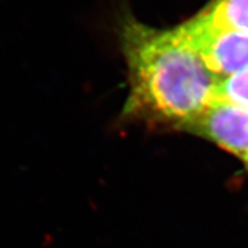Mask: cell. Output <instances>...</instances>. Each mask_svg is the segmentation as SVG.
I'll return each mask as SVG.
<instances>
[{
    "label": "cell",
    "mask_w": 248,
    "mask_h": 248,
    "mask_svg": "<svg viewBox=\"0 0 248 248\" xmlns=\"http://www.w3.org/2000/svg\"><path fill=\"white\" fill-rule=\"evenodd\" d=\"M122 42L131 82L128 111L185 131L212 104L219 78L177 27L160 31L127 20Z\"/></svg>",
    "instance_id": "1"
},
{
    "label": "cell",
    "mask_w": 248,
    "mask_h": 248,
    "mask_svg": "<svg viewBox=\"0 0 248 248\" xmlns=\"http://www.w3.org/2000/svg\"><path fill=\"white\" fill-rule=\"evenodd\" d=\"M177 30L219 81L248 66L247 34L217 26L205 12L179 26Z\"/></svg>",
    "instance_id": "2"
},
{
    "label": "cell",
    "mask_w": 248,
    "mask_h": 248,
    "mask_svg": "<svg viewBox=\"0 0 248 248\" xmlns=\"http://www.w3.org/2000/svg\"><path fill=\"white\" fill-rule=\"evenodd\" d=\"M238 157L248 167V109L213 100L199 118L185 128Z\"/></svg>",
    "instance_id": "3"
},
{
    "label": "cell",
    "mask_w": 248,
    "mask_h": 248,
    "mask_svg": "<svg viewBox=\"0 0 248 248\" xmlns=\"http://www.w3.org/2000/svg\"><path fill=\"white\" fill-rule=\"evenodd\" d=\"M204 12L217 26L248 36V0H214Z\"/></svg>",
    "instance_id": "4"
},
{
    "label": "cell",
    "mask_w": 248,
    "mask_h": 248,
    "mask_svg": "<svg viewBox=\"0 0 248 248\" xmlns=\"http://www.w3.org/2000/svg\"><path fill=\"white\" fill-rule=\"evenodd\" d=\"M214 100L227 101L248 109V66L218 82Z\"/></svg>",
    "instance_id": "5"
}]
</instances>
